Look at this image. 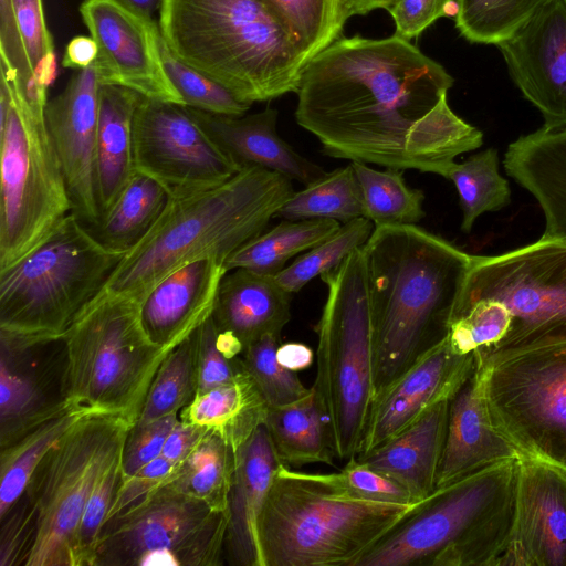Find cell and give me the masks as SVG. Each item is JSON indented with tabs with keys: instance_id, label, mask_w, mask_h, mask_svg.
Segmentation results:
<instances>
[{
	"instance_id": "obj_1",
	"label": "cell",
	"mask_w": 566,
	"mask_h": 566,
	"mask_svg": "<svg viewBox=\"0 0 566 566\" xmlns=\"http://www.w3.org/2000/svg\"><path fill=\"white\" fill-rule=\"evenodd\" d=\"M453 82L396 34L340 36L304 66L295 119L329 157L448 179L455 157L483 144L448 104Z\"/></svg>"
},
{
	"instance_id": "obj_2",
	"label": "cell",
	"mask_w": 566,
	"mask_h": 566,
	"mask_svg": "<svg viewBox=\"0 0 566 566\" xmlns=\"http://www.w3.org/2000/svg\"><path fill=\"white\" fill-rule=\"evenodd\" d=\"M361 251L375 329L377 395L448 335L472 255L416 224L375 227Z\"/></svg>"
},
{
	"instance_id": "obj_3",
	"label": "cell",
	"mask_w": 566,
	"mask_h": 566,
	"mask_svg": "<svg viewBox=\"0 0 566 566\" xmlns=\"http://www.w3.org/2000/svg\"><path fill=\"white\" fill-rule=\"evenodd\" d=\"M293 192L290 178L249 165L219 186L169 197L98 295L143 302L161 280L189 263L212 259L224 265L233 252L264 231Z\"/></svg>"
},
{
	"instance_id": "obj_4",
	"label": "cell",
	"mask_w": 566,
	"mask_h": 566,
	"mask_svg": "<svg viewBox=\"0 0 566 566\" xmlns=\"http://www.w3.org/2000/svg\"><path fill=\"white\" fill-rule=\"evenodd\" d=\"M158 25L180 61L243 102L297 91L306 62L263 0H163Z\"/></svg>"
},
{
	"instance_id": "obj_5",
	"label": "cell",
	"mask_w": 566,
	"mask_h": 566,
	"mask_svg": "<svg viewBox=\"0 0 566 566\" xmlns=\"http://www.w3.org/2000/svg\"><path fill=\"white\" fill-rule=\"evenodd\" d=\"M518 459L436 488L356 566H497L513 523Z\"/></svg>"
},
{
	"instance_id": "obj_6",
	"label": "cell",
	"mask_w": 566,
	"mask_h": 566,
	"mask_svg": "<svg viewBox=\"0 0 566 566\" xmlns=\"http://www.w3.org/2000/svg\"><path fill=\"white\" fill-rule=\"evenodd\" d=\"M417 503L366 499L281 464L258 525L263 566H356Z\"/></svg>"
},
{
	"instance_id": "obj_7",
	"label": "cell",
	"mask_w": 566,
	"mask_h": 566,
	"mask_svg": "<svg viewBox=\"0 0 566 566\" xmlns=\"http://www.w3.org/2000/svg\"><path fill=\"white\" fill-rule=\"evenodd\" d=\"M321 279L327 297L315 326L312 389L325 410L335 458L348 461L359 453L376 397L375 329L361 247Z\"/></svg>"
},
{
	"instance_id": "obj_8",
	"label": "cell",
	"mask_w": 566,
	"mask_h": 566,
	"mask_svg": "<svg viewBox=\"0 0 566 566\" xmlns=\"http://www.w3.org/2000/svg\"><path fill=\"white\" fill-rule=\"evenodd\" d=\"M0 271L40 245L72 212L63 168L45 120L48 98L1 74Z\"/></svg>"
},
{
	"instance_id": "obj_9",
	"label": "cell",
	"mask_w": 566,
	"mask_h": 566,
	"mask_svg": "<svg viewBox=\"0 0 566 566\" xmlns=\"http://www.w3.org/2000/svg\"><path fill=\"white\" fill-rule=\"evenodd\" d=\"M142 301L97 295L63 334L67 400L94 412L138 419L167 352L148 336Z\"/></svg>"
},
{
	"instance_id": "obj_10",
	"label": "cell",
	"mask_w": 566,
	"mask_h": 566,
	"mask_svg": "<svg viewBox=\"0 0 566 566\" xmlns=\"http://www.w3.org/2000/svg\"><path fill=\"white\" fill-rule=\"evenodd\" d=\"M124 255L101 244L71 212L40 245L0 271V329L63 336Z\"/></svg>"
},
{
	"instance_id": "obj_11",
	"label": "cell",
	"mask_w": 566,
	"mask_h": 566,
	"mask_svg": "<svg viewBox=\"0 0 566 566\" xmlns=\"http://www.w3.org/2000/svg\"><path fill=\"white\" fill-rule=\"evenodd\" d=\"M134 423L92 412L61 436L40 461L23 492L34 511V542L25 566H77L76 539L97 482L122 460Z\"/></svg>"
},
{
	"instance_id": "obj_12",
	"label": "cell",
	"mask_w": 566,
	"mask_h": 566,
	"mask_svg": "<svg viewBox=\"0 0 566 566\" xmlns=\"http://www.w3.org/2000/svg\"><path fill=\"white\" fill-rule=\"evenodd\" d=\"M476 367L492 424L520 459L566 473V339L476 357Z\"/></svg>"
},
{
	"instance_id": "obj_13",
	"label": "cell",
	"mask_w": 566,
	"mask_h": 566,
	"mask_svg": "<svg viewBox=\"0 0 566 566\" xmlns=\"http://www.w3.org/2000/svg\"><path fill=\"white\" fill-rule=\"evenodd\" d=\"M459 298L485 301L507 324L492 353L566 339V241L542 237L492 256L472 255Z\"/></svg>"
},
{
	"instance_id": "obj_14",
	"label": "cell",
	"mask_w": 566,
	"mask_h": 566,
	"mask_svg": "<svg viewBox=\"0 0 566 566\" xmlns=\"http://www.w3.org/2000/svg\"><path fill=\"white\" fill-rule=\"evenodd\" d=\"M227 512L167 483L107 520L93 566L224 564Z\"/></svg>"
},
{
	"instance_id": "obj_15",
	"label": "cell",
	"mask_w": 566,
	"mask_h": 566,
	"mask_svg": "<svg viewBox=\"0 0 566 566\" xmlns=\"http://www.w3.org/2000/svg\"><path fill=\"white\" fill-rule=\"evenodd\" d=\"M133 159L135 171L157 181L169 197L213 188L241 170L185 106L144 96L133 119Z\"/></svg>"
},
{
	"instance_id": "obj_16",
	"label": "cell",
	"mask_w": 566,
	"mask_h": 566,
	"mask_svg": "<svg viewBox=\"0 0 566 566\" xmlns=\"http://www.w3.org/2000/svg\"><path fill=\"white\" fill-rule=\"evenodd\" d=\"M80 14L97 45L101 85H118L144 97L184 106L160 53L159 25L125 0H83Z\"/></svg>"
},
{
	"instance_id": "obj_17",
	"label": "cell",
	"mask_w": 566,
	"mask_h": 566,
	"mask_svg": "<svg viewBox=\"0 0 566 566\" xmlns=\"http://www.w3.org/2000/svg\"><path fill=\"white\" fill-rule=\"evenodd\" d=\"M66 369L63 336L0 329V449L66 406Z\"/></svg>"
},
{
	"instance_id": "obj_18",
	"label": "cell",
	"mask_w": 566,
	"mask_h": 566,
	"mask_svg": "<svg viewBox=\"0 0 566 566\" xmlns=\"http://www.w3.org/2000/svg\"><path fill=\"white\" fill-rule=\"evenodd\" d=\"M475 368V353H455L448 335L426 349L376 395L358 454L397 436L432 406L451 400Z\"/></svg>"
},
{
	"instance_id": "obj_19",
	"label": "cell",
	"mask_w": 566,
	"mask_h": 566,
	"mask_svg": "<svg viewBox=\"0 0 566 566\" xmlns=\"http://www.w3.org/2000/svg\"><path fill=\"white\" fill-rule=\"evenodd\" d=\"M99 86L93 63L76 70L64 90L45 105V120L63 168L72 213L86 227L99 220L94 178Z\"/></svg>"
},
{
	"instance_id": "obj_20",
	"label": "cell",
	"mask_w": 566,
	"mask_h": 566,
	"mask_svg": "<svg viewBox=\"0 0 566 566\" xmlns=\"http://www.w3.org/2000/svg\"><path fill=\"white\" fill-rule=\"evenodd\" d=\"M544 127H566V0H552L512 38L495 45Z\"/></svg>"
},
{
	"instance_id": "obj_21",
	"label": "cell",
	"mask_w": 566,
	"mask_h": 566,
	"mask_svg": "<svg viewBox=\"0 0 566 566\" xmlns=\"http://www.w3.org/2000/svg\"><path fill=\"white\" fill-rule=\"evenodd\" d=\"M497 566H566V473L518 459L510 538Z\"/></svg>"
},
{
	"instance_id": "obj_22",
	"label": "cell",
	"mask_w": 566,
	"mask_h": 566,
	"mask_svg": "<svg viewBox=\"0 0 566 566\" xmlns=\"http://www.w3.org/2000/svg\"><path fill=\"white\" fill-rule=\"evenodd\" d=\"M228 271L212 259L189 263L161 280L143 300L140 316L154 343L169 353L212 314Z\"/></svg>"
},
{
	"instance_id": "obj_23",
	"label": "cell",
	"mask_w": 566,
	"mask_h": 566,
	"mask_svg": "<svg viewBox=\"0 0 566 566\" xmlns=\"http://www.w3.org/2000/svg\"><path fill=\"white\" fill-rule=\"evenodd\" d=\"M185 107L200 128L241 168L260 166L304 185L325 174L321 166L303 157L279 136V113L274 108L226 116Z\"/></svg>"
},
{
	"instance_id": "obj_24",
	"label": "cell",
	"mask_w": 566,
	"mask_h": 566,
	"mask_svg": "<svg viewBox=\"0 0 566 566\" xmlns=\"http://www.w3.org/2000/svg\"><path fill=\"white\" fill-rule=\"evenodd\" d=\"M277 459L264 424L237 450L228 499L224 558L235 566H263L258 525Z\"/></svg>"
},
{
	"instance_id": "obj_25",
	"label": "cell",
	"mask_w": 566,
	"mask_h": 566,
	"mask_svg": "<svg viewBox=\"0 0 566 566\" xmlns=\"http://www.w3.org/2000/svg\"><path fill=\"white\" fill-rule=\"evenodd\" d=\"M512 459H520V454L492 424L476 367L450 400L436 488L493 463Z\"/></svg>"
},
{
	"instance_id": "obj_26",
	"label": "cell",
	"mask_w": 566,
	"mask_h": 566,
	"mask_svg": "<svg viewBox=\"0 0 566 566\" xmlns=\"http://www.w3.org/2000/svg\"><path fill=\"white\" fill-rule=\"evenodd\" d=\"M291 293L274 275L238 268L219 285L211 318L220 333L234 336L243 350L268 334L280 336L291 318Z\"/></svg>"
},
{
	"instance_id": "obj_27",
	"label": "cell",
	"mask_w": 566,
	"mask_h": 566,
	"mask_svg": "<svg viewBox=\"0 0 566 566\" xmlns=\"http://www.w3.org/2000/svg\"><path fill=\"white\" fill-rule=\"evenodd\" d=\"M504 168L539 203L543 237L566 241V127H542L511 143Z\"/></svg>"
},
{
	"instance_id": "obj_28",
	"label": "cell",
	"mask_w": 566,
	"mask_h": 566,
	"mask_svg": "<svg viewBox=\"0 0 566 566\" xmlns=\"http://www.w3.org/2000/svg\"><path fill=\"white\" fill-rule=\"evenodd\" d=\"M55 64L43 0H0V74L25 94L48 95Z\"/></svg>"
},
{
	"instance_id": "obj_29",
	"label": "cell",
	"mask_w": 566,
	"mask_h": 566,
	"mask_svg": "<svg viewBox=\"0 0 566 566\" xmlns=\"http://www.w3.org/2000/svg\"><path fill=\"white\" fill-rule=\"evenodd\" d=\"M449 406L450 400L432 406L400 433L356 459L395 480L421 501L436 489Z\"/></svg>"
},
{
	"instance_id": "obj_30",
	"label": "cell",
	"mask_w": 566,
	"mask_h": 566,
	"mask_svg": "<svg viewBox=\"0 0 566 566\" xmlns=\"http://www.w3.org/2000/svg\"><path fill=\"white\" fill-rule=\"evenodd\" d=\"M140 97V94L123 86H99L94 166L99 219L114 206L136 172L133 119Z\"/></svg>"
},
{
	"instance_id": "obj_31",
	"label": "cell",
	"mask_w": 566,
	"mask_h": 566,
	"mask_svg": "<svg viewBox=\"0 0 566 566\" xmlns=\"http://www.w3.org/2000/svg\"><path fill=\"white\" fill-rule=\"evenodd\" d=\"M268 408L243 368L232 381L197 394L179 418L220 436L237 451L264 423Z\"/></svg>"
},
{
	"instance_id": "obj_32",
	"label": "cell",
	"mask_w": 566,
	"mask_h": 566,
	"mask_svg": "<svg viewBox=\"0 0 566 566\" xmlns=\"http://www.w3.org/2000/svg\"><path fill=\"white\" fill-rule=\"evenodd\" d=\"M264 427L280 462L290 468L334 465L332 437L325 410L311 392L285 406L269 407Z\"/></svg>"
},
{
	"instance_id": "obj_33",
	"label": "cell",
	"mask_w": 566,
	"mask_h": 566,
	"mask_svg": "<svg viewBox=\"0 0 566 566\" xmlns=\"http://www.w3.org/2000/svg\"><path fill=\"white\" fill-rule=\"evenodd\" d=\"M168 199L157 181L135 172L108 212L87 229L105 248L126 254L147 234Z\"/></svg>"
},
{
	"instance_id": "obj_34",
	"label": "cell",
	"mask_w": 566,
	"mask_h": 566,
	"mask_svg": "<svg viewBox=\"0 0 566 566\" xmlns=\"http://www.w3.org/2000/svg\"><path fill=\"white\" fill-rule=\"evenodd\" d=\"M340 227L332 219L283 220L233 252L224 262L227 271L242 268L275 275L285 263L329 238Z\"/></svg>"
},
{
	"instance_id": "obj_35",
	"label": "cell",
	"mask_w": 566,
	"mask_h": 566,
	"mask_svg": "<svg viewBox=\"0 0 566 566\" xmlns=\"http://www.w3.org/2000/svg\"><path fill=\"white\" fill-rule=\"evenodd\" d=\"M92 412L69 400L57 413L0 449V516L23 494L35 468L56 440Z\"/></svg>"
},
{
	"instance_id": "obj_36",
	"label": "cell",
	"mask_w": 566,
	"mask_h": 566,
	"mask_svg": "<svg viewBox=\"0 0 566 566\" xmlns=\"http://www.w3.org/2000/svg\"><path fill=\"white\" fill-rule=\"evenodd\" d=\"M237 463V451L213 432L200 440L176 467L168 482L216 511L227 512Z\"/></svg>"
},
{
	"instance_id": "obj_37",
	"label": "cell",
	"mask_w": 566,
	"mask_h": 566,
	"mask_svg": "<svg viewBox=\"0 0 566 566\" xmlns=\"http://www.w3.org/2000/svg\"><path fill=\"white\" fill-rule=\"evenodd\" d=\"M275 217L284 220L332 219L346 223L365 217L360 188L352 164L325 172L294 191Z\"/></svg>"
},
{
	"instance_id": "obj_38",
	"label": "cell",
	"mask_w": 566,
	"mask_h": 566,
	"mask_svg": "<svg viewBox=\"0 0 566 566\" xmlns=\"http://www.w3.org/2000/svg\"><path fill=\"white\" fill-rule=\"evenodd\" d=\"M350 164L360 188L365 218L375 227L416 224L424 217L423 192L408 187L400 170H378L358 161Z\"/></svg>"
},
{
	"instance_id": "obj_39",
	"label": "cell",
	"mask_w": 566,
	"mask_h": 566,
	"mask_svg": "<svg viewBox=\"0 0 566 566\" xmlns=\"http://www.w3.org/2000/svg\"><path fill=\"white\" fill-rule=\"evenodd\" d=\"M448 179L459 195L462 231L469 233L484 212L497 211L511 202L507 180L499 171V154L488 148L453 166Z\"/></svg>"
},
{
	"instance_id": "obj_40",
	"label": "cell",
	"mask_w": 566,
	"mask_h": 566,
	"mask_svg": "<svg viewBox=\"0 0 566 566\" xmlns=\"http://www.w3.org/2000/svg\"><path fill=\"white\" fill-rule=\"evenodd\" d=\"M552 0H455L459 33L471 43L497 45Z\"/></svg>"
},
{
	"instance_id": "obj_41",
	"label": "cell",
	"mask_w": 566,
	"mask_h": 566,
	"mask_svg": "<svg viewBox=\"0 0 566 566\" xmlns=\"http://www.w3.org/2000/svg\"><path fill=\"white\" fill-rule=\"evenodd\" d=\"M197 390L193 333L172 348L163 360L136 421H151L179 413L195 398Z\"/></svg>"
},
{
	"instance_id": "obj_42",
	"label": "cell",
	"mask_w": 566,
	"mask_h": 566,
	"mask_svg": "<svg viewBox=\"0 0 566 566\" xmlns=\"http://www.w3.org/2000/svg\"><path fill=\"white\" fill-rule=\"evenodd\" d=\"M307 63L340 38L339 0H263Z\"/></svg>"
},
{
	"instance_id": "obj_43",
	"label": "cell",
	"mask_w": 566,
	"mask_h": 566,
	"mask_svg": "<svg viewBox=\"0 0 566 566\" xmlns=\"http://www.w3.org/2000/svg\"><path fill=\"white\" fill-rule=\"evenodd\" d=\"M374 228V223L365 217L343 223L329 238L275 274V280L289 293L298 292L311 280L335 269L353 251L363 247Z\"/></svg>"
},
{
	"instance_id": "obj_44",
	"label": "cell",
	"mask_w": 566,
	"mask_h": 566,
	"mask_svg": "<svg viewBox=\"0 0 566 566\" xmlns=\"http://www.w3.org/2000/svg\"><path fill=\"white\" fill-rule=\"evenodd\" d=\"M160 53L166 73L181 96L184 106L211 114L242 116L251 104L243 102L226 86L180 61L161 36Z\"/></svg>"
},
{
	"instance_id": "obj_45",
	"label": "cell",
	"mask_w": 566,
	"mask_h": 566,
	"mask_svg": "<svg viewBox=\"0 0 566 566\" xmlns=\"http://www.w3.org/2000/svg\"><path fill=\"white\" fill-rule=\"evenodd\" d=\"M280 336L268 334L250 344L241 354L244 370L252 378L269 407L295 402L311 392L295 371L276 358Z\"/></svg>"
},
{
	"instance_id": "obj_46",
	"label": "cell",
	"mask_w": 566,
	"mask_h": 566,
	"mask_svg": "<svg viewBox=\"0 0 566 566\" xmlns=\"http://www.w3.org/2000/svg\"><path fill=\"white\" fill-rule=\"evenodd\" d=\"M122 478V460H119L102 476L92 492L77 533V566H93L97 539L109 517Z\"/></svg>"
},
{
	"instance_id": "obj_47",
	"label": "cell",
	"mask_w": 566,
	"mask_h": 566,
	"mask_svg": "<svg viewBox=\"0 0 566 566\" xmlns=\"http://www.w3.org/2000/svg\"><path fill=\"white\" fill-rule=\"evenodd\" d=\"M319 474L332 484L366 499L397 504L419 502L405 486L368 468L356 457L349 459L339 472Z\"/></svg>"
},
{
	"instance_id": "obj_48",
	"label": "cell",
	"mask_w": 566,
	"mask_h": 566,
	"mask_svg": "<svg viewBox=\"0 0 566 566\" xmlns=\"http://www.w3.org/2000/svg\"><path fill=\"white\" fill-rule=\"evenodd\" d=\"M197 394L232 381L243 369L241 358H228L217 343L211 316L195 332Z\"/></svg>"
},
{
	"instance_id": "obj_49",
	"label": "cell",
	"mask_w": 566,
	"mask_h": 566,
	"mask_svg": "<svg viewBox=\"0 0 566 566\" xmlns=\"http://www.w3.org/2000/svg\"><path fill=\"white\" fill-rule=\"evenodd\" d=\"M0 566H25L34 542L35 516L24 493L0 516Z\"/></svg>"
},
{
	"instance_id": "obj_50",
	"label": "cell",
	"mask_w": 566,
	"mask_h": 566,
	"mask_svg": "<svg viewBox=\"0 0 566 566\" xmlns=\"http://www.w3.org/2000/svg\"><path fill=\"white\" fill-rule=\"evenodd\" d=\"M179 419V413L151 420L136 421L129 429L123 449V478H128L161 455L165 441Z\"/></svg>"
},
{
	"instance_id": "obj_51",
	"label": "cell",
	"mask_w": 566,
	"mask_h": 566,
	"mask_svg": "<svg viewBox=\"0 0 566 566\" xmlns=\"http://www.w3.org/2000/svg\"><path fill=\"white\" fill-rule=\"evenodd\" d=\"M176 467L168 459L159 455L133 475L122 478L109 517L134 506L167 484L171 480Z\"/></svg>"
},
{
	"instance_id": "obj_52",
	"label": "cell",
	"mask_w": 566,
	"mask_h": 566,
	"mask_svg": "<svg viewBox=\"0 0 566 566\" xmlns=\"http://www.w3.org/2000/svg\"><path fill=\"white\" fill-rule=\"evenodd\" d=\"M395 34L411 41L440 18L455 15V0H397L388 10Z\"/></svg>"
},
{
	"instance_id": "obj_53",
	"label": "cell",
	"mask_w": 566,
	"mask_h": 566,
	"mask_svg": "<svg viewBox=\"0 0 566 566\" xmlns=\"http://www.w3.org/2000/svg\"><path fill=\"white\" fill-rule=\"evenodd\" d=\"M207 432L209 431L179 418L165 441L161 455L178 465L190 454Z\"/></svg>"
},
{
	"instance_id": "obj_54",
	"label": "cell",
	"mask_w": 566,
	"mask_h": 566,
	"mask_svg": "<svg viewBox=\"0 0 566 566\" xmlns=\"http://www.w3.org/2000/svg\"><path fill=\"white\" fill-rule=\"evenodd\" d=\"M97 52L96 42L92 36H75L65 48L62 65L73 70L85 69L95 62Z\"/></svg>"
},
{
	"instance_id": "obj_55",
	"label": "cell",
	"mask_w": 566,
	"mask_h": 566,
	"mask_svg": "<svg viewBox=\"0 0 566 566\" xmlns=\"http://www.w3.org/2000/svg\"><path fill=\"white\" fill-rule=\"evenodd\" d=\"M276 358L282 366L296 373L312 365L314 354L307 345L290 342L277 346Z\"/></svg>"
},
{
	"instance_id": "obj_56",
	"label": "cell",
	"mask_w": 566,
	"mask_h": 566,
	"mask_svg": "<svg viewBox=\"0 0 566 566\" xmlns=\"http://www.w3.org/2000/svg\"><path fill=\"white\" fill-rule=\"evenodd\" d=\"M397 0H339V18L343 24L353 15L366 14L375 9L389 10Z\"/></svg>"
},
{
	"instance_id": "obj_57",
	"label": "cell",
	"mask_w": 566,
	"mask_h": 566,
	"mask_svg": "<svg viewBox=\"0 0 566 566\" xmlns=\"http://www.w3.org/2000/svg\"><path fill=\"white\" fill-rule=\"evenodd\" d=\"M143 14L153 18L160 10L163 0H125Z\"/></svg>"
}]
</instances>
